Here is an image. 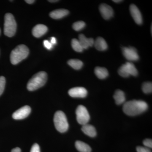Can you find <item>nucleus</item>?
I'll return each instance as SVG.
<instances>
[{
    "mask_svg": "<svg viewBox=\"0 0 152 152\" xmlns=\"http://www.w3.org/2000/svg\"><path fill=\"white\" fill-rule=\"evenodd\" d=\"M142 90L145 94L151 93L152 91V84L151 82H146L142 86Z\"/></svg>",
    "mask_w": 152,
    "mask_h": 152,
    "instance_id": "nucleus-23",
    "label": "nucleus"
},
{
    "mask_svg": "<svg viewBox=\"0 0 152 152\" xmlns=\"http://www.w3.org/2000/svg\"><path fill=\"white\" fill-rule=\"evenodd\" d=\"M86 26L84 22L80 21L76 22L73 24L72 28L75 31H80L84 28Z\"/></svg>",
    "mask_w": 152,
    "mask_h": 152,
    "instance_id": "nucleus-24",
    "label": "nucleus"
},
{
    "mask_svg": "<svg viewBox=\"0 0 152 152\" xmlns=\"http://www.w3.org/2000/svg\"><path fill=\"white\" fill-rule=\"evenodd\" d=\"M95 48L99 51H105L107 49V44L103 38L99 37L94 41Z\"/></svg>",
    "mask_w": 152,
    "mask_h": 152,
    "instance_id": "nucleus-16",
    "label": "nucleus"
},
{
    "mask_svg": "<svg viewBox=\"0 0 152 152\" xmlns=\"http://www.w3.org/2000/svg\"><path fill=\"white\" fill-rule=\"evenodd\" d=\"M6 84V79L3 76L0 77V96H1L4 90Z\"/></svg>",
    "mask_w": 152,
    "mask_h": 152,
    "instance_id": "nucleus-26",
    "label": "nucleus"
},
{
    "mask_svg": "<svg viewBox=\"0 0 152 152\" xmlns=\"http://www.w3.org/2000/svg\"><path fill=\"white\" fill-rule=\"evenodd\" d=\"M69 94L73 98H85L86 96L88 91L83 87H75L69 90Z\"/></svg>",
    "mask_w": 152,
    "mask_h": 152,
    "instance_id": "nucleus-9",
    "label": "nucleus"
},
{
    "mask_svg": "<svg viewBox=\"0 0 152 152\" xmlns=\"http://www.w3.org/2000/svg\"><path fill=\"white\" fill-rule=\"evenodd\" d=\"M148 105L141 100H132L126 102L123 106V111L128 115L134 116L140 115L147 110Z\"/></svg>",
    "mask_w": 152,
    "mask_h": 152,
    "instance_id": "nucleus-1",
    "label": "nucleus"
},
{
    "mask_svg": "<svg viewBox=\"0 0 152 152\" xmlns=\"http://www.w3.org/2000/svg\"><path fill=\"white\" fill-rule=\"evenodd\" d=\"M82 130L85 134L91 137H94L96 135V129L94 126L89 124L83 125Z\"/></svg>",
    "mask_w": 152,
    "mask_h": 152,
    "instance_id": "nucleus-15",
    "label": "nucleus"
},
{
    "mask_svg": "<svg viewBox=\"0 0 152 152\" xmlns=\"http://www.w3.org/2000/svg\"><path fill=\"white\" fill-rule=\"evenodd\" d=\"M123 55L126 59L130 61H137L139 59V56L137 50L133 47L122 48Z\"/></svg>",
    "mask_w": 152,
    "mask_h": 152,
    "instance_id": "nucleus-7",
    "label": "nucleus"
},
{
    "mask_svg": "<svg viewBox=\"0 0 152 152\" xmlns=\"http://www.w3.org/2000/svg\"><path fill=\"white\" fill-rule=\"evenodd\" d=\"M50 42L53 45H56V38L54 37H52L51 39V42Z\"/></svg>",
    "mask_w": 152,
    "mask_h": 152,
    "instance_id": "nucleus-31",
    "label": "nucleus"
},
{
    "mask_svg": "<svg viewBox=\"0 0 152 152\" xmlns=\"http://www.w3.org/2000/svg\"><path fill=\"white\" fill-rule=\"evenodd\" d=\"M68 64L72 68L76 70L81 69L83 64L82 61L78 59H71L68 61Z\"/></svg>",
    "mask_w": 152,
    "mask_h": 152,
    "instance_id": "nucleus-21",
    "label": "nucleus"
},
{
    "mask_svg": "<svg viewBox=\"0 0 152 152\" xmlns=\"http://www.w3.org/2000/svg\"><path fill=\"white\" fill-rule=\"evenodd\" d=\"M94 72L96 75L100 79H105L109 75L107 70L105 68L96 67L95 69Z\"/></svg>",
    "mask_w": 152,
    "mask_h": 152,
    "instance_id": "nucleus-18",
    "label": "nucleus"
},
{
    "mask_svg": "<svg viewBox=\"0 0 152 152\" xmlns=\"http://www.w3.org/2000/svg\"><path fill=\"white\" fill-rule=\"evenodd\" d=\"M17 30V23L15 18L11 13L5 15L4 33L6 36L11 37L15 35Z\"/></svg>",
    "mask_w": 152,
    "mask_h": 152,
    "instance_id": "nucleus-5",
    "label": "nucleus"
},
{
    "mask_svg": "<svg viewBox=\"0 0 152 152\" xmlns=\"http://www.w3.org/2000/svg\"><path fill=\"white\" fill-rule=\"evenodd\" d=\"M124 65L127 72L130 76L132 75L135 77L137 76L138 74L137 70L132 63L127 62Z\"/></svg>",
    "mask_w": 152,
    "mask_h": 152,
    "instance_id": "nucleus-20",
    "label": "nucleus"
},
{
    "mask_svg": "<svg viewBox=\"0 0 152 152\" xmlns=\"http://www.w3.org/2000/svg\"><path fill=\"white\" fill-rule=\"evenodd\" d=\"M0 34H1V29H0Z\"/></svg>",
    "mask_w": 152,
    "mask_h": 152,
    "instance_id": "nucleus-36",
    "label": "nucleus"
},
{
    "mask_svg": "<svg viewBox=\"0 0 152 152\" xmlns=\"http://www.w3.org/2000/svg\"><path fill=\"white\" fill-rule=\"evenodd\" d=\"M79 42L83 49H87L89 47H92L94 44V41L92 38H87L83 34L79 36Z\"/></svg>",
    "mask_w": 152,
    "mask_h": 152,
    "instance_id": "nucleus-12",
    "label": "nucleus"
},
{
    "mask_svg": "<svg viewBox=\"0 0 152 152\" xmlns=\"http://www.w3.org/2000/svg\"><path fill=\"white\" fill-rule=\"evenodd\" d=\"M11 152H21L20 149L19 148H16L13 149Z\"/></svg>",
    "mask_w": 152,
    "mask_h": 152,
    "instance_id": "nucleus-32",
    "label": "nucleus"
},
{
    "mask_svg": "<svg viewBox=\"0 0 152 152\" xmlns=\"http://www.w3.org/2000/svg\"><path fill=\"white\" fill-rule=\"evenodd\" d=\"M69 14V11L65 9H58L52 11L50 14V16L52 18L60 19L64 18Z\"/></svg>",
    "mask_w": 152,
    "mask_h": 152,
    "instance_id": "nucleus-14",
    "label": "nucleus"
},
{
    "mask_svg": "<svg viewBox=\"0 0 152 152\" xmlns=\"http://www.w3.org/2000/svg\"><path fill=\"white\" fill-rule=\"evenodd\" d=\"M43 43L44 46L48 50H50V49H51L52 48H53V45L48 40H46L44 41Z\"/></svg>",
    "mask_w": 152,
    "mask_h": 152,
    "instance_id": "nucleus-30",
    "label": "nucleus"
},
{
    "mask_svg": "<svg viewBox=\"0 0 152 152\" xmlns=\"http://www.w3.org/2000/svg\"><path fill=\"white\" fill-rule=\"evenodd\" d=\"M113 97L116 104L118 105L124 103L126 101L124 93L121 90H117L115 91Z\"/></svg>",
    "mask_w": 152,
    "mask_h": 152,
    "instance_id": "nucleus-17",
    "label": "nucleus"
},
{
    "mask_svg": "<svg viewBox=\"0 0 152 152\" xmlns=\"http://www.w3.org/2000/svg\"><path fill=\"white\" fill-rule=\"evenodd\" d=\"M49 2H56L58 1H57V0H54V1H53V0H51V1H48Z\"/></svg>",
    "mask_w": 152,
    "mask_h": 152,
    "instance_id": "nucleus-35",
    "label": "nucleus"
},
{
    "mask_svg": "<svg viewBox=\"0 0 152 152\" xmlns=\"http://www.w3.org/2000/svg\"><path fill=\"white\" fill-rule=\"evenodd\" d=\"M25 1L27 3H28V4H33V3L35 1H34V0H26Z\"/></svg>",
    "mask_w": 152,
    "mask_h": 152,
    "instance_id": "nucleus-33",
    "label": "nucleus"
},
{
    "mask_svg": "<svg viewBox=\"0 0 152 152\" xmlns=\"http://www.w3.org/2000/svg\"><path fill=\"white\" fill-rule=\"evenodd\" d=\"M144 145L146 148H152V141L151 139H147L144 140L143 142Z\"/></svg>",
    "mask_w": 152,
    "mask_h": 152,
    "instance_id": "nucleus-27",
    "label": "nucleus"
},
{
    "mask_svg": "<svg viewBox=\"0 0 152 152\" xmlns=\"http://www.w3.org/2000/svg\"><path fill=\"white\" fill-rule=\"evenodd\" d=\"M77 149L80 152H91V148L89 145L84 142L77 141L75 142Z\"/></svg>",
    "mask_w": 152,
    "mask_h": 152,
    "instance_id": "nucleus-19",
    "label": "nucleus"
},
{
    "mask_svg": "<svg viewBox=\"0 0 152 152\" xmlns=\"http://www.w3.org/2000/svg\"><path fill=\"white\" fill-rule=\"evenodd\" d=\"M30 152H40V149L39 145L37 143L34 144L31 148Z\"/></svg>",
    "mask_w": 152,
    "mask_h": 152,
    "instance_id": "nucleus-29",
    "label": "nucleus"
},
{
    "mask_svg": "<svg viewBox=\"0 0 152 152\" xmlns=\"http://www.w3.org/2000/svg\"><path fill=\"white\" fill-rule=\"evenodd\" d=\"M72 46L74 50L79 53L83 52L84 50L78 40L77 39H74L72 40Z\"/></svg>",
    "mask_w": 152,
    "mask_h": 152,
    "instance_id": "nucleus-22",
    "label": "nucleus"
},
{
    "mask_svg": "<svg viewBox=\"0 0 152 152\" xmlns=\"http://www.w3.org/2000/svg\"><path fill=\"white\" fill-rule=\"evenodd\" d=\"M31 112V107L25 106L16 111L13 114L12 118L15 120H21L27 117Z\"/></svg>",
    "mask_w": 152,
    "mask_h": 152,
    "instance_id": "nucleus-8",
    "label": "nucleus"
},
{
    "mask_svg": "<svg viewBox=\"0 0 152 152\" xmlns=\"http://www.w3.org/2000/svg\"><path fill=\"white\" fill-rule=\"evenodd\" d=\"M77 120L80 124L84 125L89 122L90 116L85 106L79 105L76 110Z\"/></svg>",
    "mask_w": 152,
    "mask_h": 152,
    "instance_id": "nucleus-6",
    "label": "nucleus"
},
{
    "mask_svg": "<svg viewBox=\"0 0 152 152\" xmlns=\"http://www.w3.org/2000/svg\"><path fill=\"white\" fill-rule=\"evenodd\" d=\"M48 31V28L46 26L42 24H38L33 28L32 34L35 37L39 38L46 34Z\"/></svg>",
    "mask_w": 152,
    "mask_h": 152,
    "instance_id": "nucleus-13",
    "label": "nucleus"
},
{
    "mask_svg": "<svg viewBox=\"0 0 152 152\" xmlns=\"http://www.w3.org/2000/svg\"><path fill=\"white\" fill-rule=\"evenodd\" d=\"M99 11L102 16L105 20H109L113 16V10L110 6L107 4H101L99 7Z\"/></svg>",
    "mask_w": 152,
    "mask_h": 152,
    "instance_id": "nucleus-10",
    "label": "nucleus"
},
{
    "mask_svg": "<svg viewBox=\"0 0 152 152\" xmlns=\"http://www.w3.org/2000/svg\"><path fill=\"white\" fill-rule=\"evenodd\" d=\"M130 11L132 17L136 23L141 25L142 23V18L139 9L134 4H132L130 6Z\"/></svg>",
    "mask_w": 152,
    "mask_h": 152,
    "instance_id": "nucleus-11",
    "label": "nucleus"
},
{
    "mask_svg": "<svg viewBox=\"0 0 152 152\" xmlns=\"http://www.w3.org/2000/svg\"><path fill=\"white\" fill-rule=\"evenodd\" d=\"M48 75L45 72H40L35 74L28 83L27 89L29 91H34L42 87L45 84Z\"/></svg>",
    "mask_w": 152,
    "mask_h": 152,
    "instance_id": "nucleus-2",
    "label": "nucleus"
},
{
    "mask_svg": "<svg viewBox=\"0 0 152 152\" xmlns=\"http://www.w3.org/2000/svg\"><path fill=\"white\" fill-rule=\"evenodd\" d=\"M54 123L57 130L61 133H64L68 130L69 125L64 113L61 111L56 112L54 117Z\"/></svg>",
    "mask_w": 152,
    "mask_h": 152,
    "instance_id": "nucleus-4",
    "label": "nucleus"
},
{
    "mask_svg": "<svg viewBox=\"0 0 152 152\" xmlns=\"http://www.w3.org/2000/svg\"><path fill=\"white\" fill-rule=\"evenodd\" d=\"M113 1L115 3H120L121 2L123 1H121V0H114V1Z\"/></svg>",
    "mask_w": 152,
    "mask_h": 152,
    "instance_id": "nucleus-34",
    "label": "nucleus"
},
{
    "mask_svg": "<svg viewBox=\"0 0 152 152\" xmlns=\"http://www.w3.org/2000/svg\"><path fill=\"white\" fill-rule=\"evenodd\" d=\"M29 51L26 46L19 45L12 51L10 55V61L12 64L16 65L25 59L29 54Z\"/></svg>",
    "mask_w": 152,
    "mask_h": 152,
    "instance_id": "nucleus-3",
    "label": "nucleus"
},
{
    "mask_svg": "<svg viewBox=\"0 0 152 152\" xmlns=\"http://www.w3.org/2000/svg\"><path fill=\"white\" fill-rule=\"evenodd\" d=\"M136 150L137 152H151L150 149L146 147L138 146L137 147Z\"/></svg>",
    "mask_w": 152,
    "mask_h": 152,
    "instance_id": "nucleus-28",
    "label": "nucleus"
},
{
    "mask_svg": "<svg viewBox=\"0 0 152 152\" xmlns=\"http://www.w3.org/2000/svg\"><path fill=\"white\" fill-rule=\"evenodd\" d=\"M118 73L119 75L123 77H129L130 75L127 72L126 70V68H125V65H123L121 66L119 68V69L118 71Z\"/></svg>",
    "mask_w": 152,
    "mask_h": 152,
    "instance_id": "nucleus-25",
    "label": "nucleus"
}]
</instances>
